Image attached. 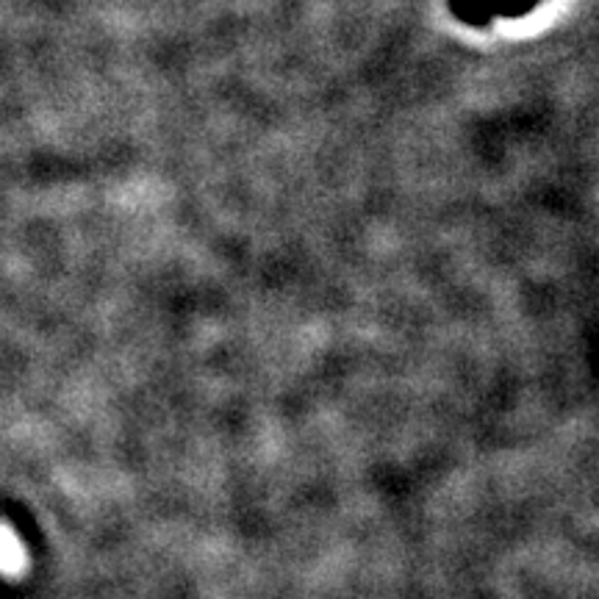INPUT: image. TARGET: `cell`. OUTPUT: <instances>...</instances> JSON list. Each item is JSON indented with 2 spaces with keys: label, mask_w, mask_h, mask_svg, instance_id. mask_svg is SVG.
<instances>
[{
  "label": "cell",
  "mask_w": 599,
  "mask_h": 599,
  "mask_svg": "<svg viewBox=\"0 0 599 599\" xmlns=\"http://www.w3.org/2000/svg\"><path fill=\"white\" fill-rule=\"evenodd\" d=\"M25 566V550L18 541V535L9 528H0V569L20 572Z\"/></svg>",
  "instance_id": "1"
}]
</instances>
